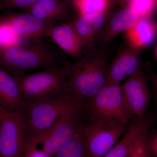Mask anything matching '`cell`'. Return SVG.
I'll return each instance as SVG.
<instances>
[{"label": "cell", "mask_w": 157, "mask_h": 157, "mask_svg": "<svg viewBox=\"0 0 157 157\" xmlns=\"http://www.w3.org/2000/svg\"><path fill=\"white\" fill-rule=\"evenodd\" d=\"M109 65L104 52L93 46L70 64L66 93L81 107L107 84Z\"/></svg>", "instance_id": "6da1fadb"}, {"label": "cell", "mask_w": 157, "mask_h": 157, "mask_svg": "<svg viewBox=\"0 0 157 157\" xmlns=\"http://www.w3.org/2000/svg\"><path fill=\"white\" fill-rule=\"evenodd\" d=\"M81 111V107L66 94L35 100L27 103V137L43 135L64 116Z\"/></svg>", "instance_id": "7a4b0ae2"}, {"label": "cell", "mask_w": 157, "mask_h": 157, "mask_svg": "<svg viewBox=\"0 0 157 157\" xmlns=\"http://www.w3.org/2000/svg\"><path fill=\"white\" fill-rule=\"evenodd\" d=\"M60 64L53 52L39 40L0 51V66L14 77Z\"/></svg>", "instance_id": "3957f363"}, {"label": "cell", "mask_w": 157, "mask_h": 157, "mask_svg": "<svg viewBox=\"0 0 157 157\" xmlns=\"http://www.w3.org/2000/svg\"><path fill=\"white\" fill-rule=\"evenodd\" d=\"M70 64H62L43 71L15 77L26 103L66 94V84Z\"/></svg>", "instance_id": "277c9868"}, {"label": "cell", "mask_w": 157, "mask_h": 157, "mask_svg": "<svg viewBox=\"0 0 157 157\" xmlns=\"http://www.w3.org/2000/svg\"><path fill=\"white\" fill-rule=\"evenodd\" d=\"M86 117H98L128 124L133 116L123 95L121 85L107 84L82 107Z\"/></svg>", "instance_id": "5b68a950"}, {"label": "cell", "mask_w": 157, "mask_h": 157, "mask_svg": "<svg viewBox=\"0 0 157 157\" xmlns=\"http://www.w3.org/2000/svg\"><path fill=\"white\" fill-rule=\"evenodd\" d=\"M28 134L26 111H10L0 105V157H24Z\"/></svg>", "instance_id": "8992f818"}, {"label": "cell", "mask_w": 157, "mask_h": 157, "mask_svg": "<svg viewBox=\"0 0 157 157\" xmlns=\"http://www.w3.org/2000/svg\"><path fill=\"white\" fill-rule=\"evenodd\" d=\"M82 130L89 157H103L123 135L128 124L98 117H88Z\"/></svg>", "instance_id": "52a82bcc"}, {"label": "cell", "mask_w": 157, "mask_h": 157, "mask_svg": "<svg viewBox=\"0 0 157 157\" xmlns=\"http://www.w3.org/2000/svg\"><path fill=\"white\" fill-rule=\"evenodd\" d=\"M82 122L81 111L72 112L64 116L47 133L43 135L39 144L42 150L52 157L72 140Z\"/></svg>", "instance_id": "ba28073f"}, {"label": "cell", "mask_w": 157, "mask_h": 157, "mask_svg": "<svg viewBox=\"0 0 157 157\" xmlns=\"http://www.w3.org/2000/svg\"><path fill=\"white\" fill-rule=\"evenodd\" d=\"M123 95L130 112L134 117H145L150 98L146 77L141 69L121 85Z\"/></svg>", "instance_id": "9c48e42d"}, {"label": "cell", "mask_w": 157, "mask_h": 157, "mask_svg": "<svg viewBox=\"0 0 157 157\" xmlns=\"http://www.w3.org/2000/svg\"><path fill=\"white\" fill-rule=\"evenodd\" d=\"M140 69L139 50L132 48L124 49L109 65L107 84L121 85Z\"/></svg>", "instance_id": "30bf717a"}, {"label": "cell", "mask_w": 157, "mask_h": 157, "mask_svg": "<svg viewBox=\"0 0 157 157\" xmlns=\"http://www.w3.org/2000/svg\"><path fill=\"white\" fill-rule=\"evenodd\" d=\"M45 36L50 38L66 53L74 58H79L83 54V46L72 23L55 24Z\"/></svg>", "instance_id": "8fae6325"}, {"label": "cell", "mask_w": 157, "mask_h": 157, "mask_svg": "<svg viewBox=\"0 0 157 157\" xmlns=\"http://www.w3.org/2000/svg\"><path fill=\"white\" fill-rule=\"evenodd\" d=\"M55 24L40 19L29 13L11 17V25L13 31L23 39L32 41L39 40L42 37L45 36Z\"/></svg>", "instance_id": "7c38bea8"}, {"label": "cell", "mask_w": 157, "mask_h": 157, "mask_svg": "<svg viewBox=\"0 0 157 157\" xmlns=\"http://www.w3.org/2000/svg\"><path fill=\"white\" fill-rule=\"evenodd\" d=\"M0 105L10 111H26L27 104L14 76L0 66Z\"/></svg>", "instance_id": "4fadbf2b"}, {"label": "cell", "mask_w": 157, "mask_h": 157, "mask_svg": "<svg viewBox=\"0 0 157 157\" xmlns=\"http://www.w3.org/2000/svg\"><path fill=\"white\" fill-rule=\"evenodd\" d=\"M151 124L150 119L132 117L123 137L103 157H126L136 139L148 131Z\"/></svg>", "instance_id": "5bb4252c"}, {"label": "cell", "mask_w": 157, "mask_h": 157, "mask_svg": "<svg viewBox=\"0 0 157 157\" xmlns=\"http://www.w3.org/2000/svg\"><path fill=\"white\" fill-rule=\"evenodd\" d=\"M140 19L138 15L132 9H124L112 17L109 23L106 24L100 36L101 42L107 43L121 33L127 32L136 24Z\"/></svg>", "instance_id": "9a60e30c"}, {"label": "cell", "mask_w": 157, "mask_h": 157, "mask_svg": "<svg viewBox=\"0 0 157 157\" xmlns=\"http://www.w3.org/2000/svg\"><path fill=\"white\" fill-rule=\"evenodd\" d=\"M103 14L80 15L72 22L83 48L92 46L94 39L105 24Z\"/></svg>", "instance_id": "2e32d148"}, {"label": "cell", "mask_w": 157, "mask_h": 157, "mask_svg": "<svg viewBox=\"0 0 157 157\" xmlns=\"http://www.w3.org/2000/svg\"><path fill=\"white\" fill-rule=\"evenodd\" d=\"M157 35V23L144 17L127 31L126 38L132 48L139 50L150 45Z\"/></svg>", "instance_id": "e0dca14e"}, {"label": "cell", "mask_w": 157, "mask_h": 157, "mask_svg": "<svg viewBox=\"0 0 157 157\" xmlns=\"http://www.w3.org/2000/svg\"><path fill=\"white\" fill-rule=\"evenodd\" d=\"M67 6L64 0H40L28 9V12L40 19L56 22L66 18Z\"/></svg>", "instance_id": "ac0fdd59"}, {"label": "cell", "mask_w": 157, "mask_h": 157, "mask_svg": "<svg viewBox=\"0 0 157 157\" xmlns=\"http://www.w3.org/2000/svg\"><path fill=\"white\" fill-rule=\"evenodd\" d=\"M53 157H89L82 130V122L72 140L59 151Z\"/></svg>", "instance_id": "d6986e66"}, {"label": "cell", "mask_w": 157, "mask_h": 157, "mask_svg": "<svg viewBox=\"0 0 157 157\" xmlns=\"http://www.w3.org/2000/svg\"><path fill=\"white\" fill-rule=\"evenodd\" d=\"M25 40L12 29L10 17L0 19V51L22 45Z\"/></svg>", "instance_id": "ffe728a7"}, {"label": "cell", "mask_w": 157, "mask_h": 157, "mask_svg": "<svg viewBox=\"0 0 157 157\" xmlns=\"http://www.w3.org/2000/svg\"><path fill=\"white\" fill-rule=\"evenodd\" d=\"M108 0H75L74 4L80 15L103 14L108 6Z\"/></svg>", "instance_id": "44dd1931"}, {"label": "cell", "mask_w": 157, "mask_h": 157, "mask_svg": "<svg viewBox=\"0 0 157 157\" xmlns=\"http://www.w3.org/2000/svg\"><path fill=\"white\" fill-rule=\"evenodd\" d=\"M148 139V131L140 135L133 144L128 157H153L149 147Z\"/></svg>", "instance_id": "7402d4cb"}, {"label": "cell", "mask_w": 157, "mask_h": 157, "mask_svg": "<svg viewBox=\"0 0 157 157\" xmlns=\"http://www.w3.org/2000/svg\"><path fill=\"white\" fill-rule=\"evenodd\" d=\"M155 0H132L130 9L135 11L140 18L147 17L154 8Z\"/></svg>", "instance_id": "603a6c76"}, {"label": "cell", "mask_w": 157, "mask_h": 157, "mask_svg": "<svg viewBox=\"0 0 157 157\" xmlns=\"http://www.w3.org/2000/svg\"><path fill=\"white\" fill-rule=\"evenodd\" d=\"M40 0H4L3 3L7 8H30Z\"/></svg>", "instance_id": "cb8c5ba5"}, {"label": "cell", "mask_w": 157, "mask_h": 157, "mask_svg": "<svg viewBox=\"0 0 157 157\" xmlns=\"http://www.w3.org/2000/svg\"><path fill=\"white\" fill-rule=\"evenodd\" d=\"M24 157H51L42 150L37 148L36 145L26 143L25 154Z\"/></svg>", "instance_id": "d4e9b609"}, {"label": "cell", "mask_w": 157, "mask_h": 157, "mask_svg": "<svg viewBox=\"0 0 157 157\" xmlns=\"http://www.w3.org/2000/svg\"><path fill=\"white\" fill-rule=\"evenodd\" d=\"M149 147L153 157H157V131L148 135Z\"/></svg>", "instance_id": "484cf974"}, {"label": "cell", "mask_w": 157, "mask_h": 157, "mask_svg": "<svg viewBox=\"0 0 157 157\" xmlns=\"http://www.w3.org/2000/svg\"><path fill=\"white\" fill-rule=\"evenodd\" d=\"M147 70H148L149 76L157 99V74L153 72L150 68H148Z\"/></svg>", "instance_id": "4316f807"}, {"label": "cell", "mask_w": 157, "mask_h": 157, "mask_svg": "<svg viewBox=\"0 0 157 157\" xmlns=\"http://www.w3.org/2000/svg\"><path fill=\"white\" fill-rule=\"evenodd\" d=\"M5 9H6L5 4L3 3V1H0V11Z\"/></svg>", "instance_id": "83f0119b"}, {"label": "cell", "mask_w": 157, "mask_h": 157, "mask_svg": "<svg viewBox=\"0 0 157 157\" xmlns=\"http://www.w3.org/2000/svg\"><path fill=\"white\" fill-rule=\"evenodd\" d=\"M156 56L157 57V48H156Z\"/></svg>", "instance_id": "f1b7e54d"}, {"label": "cell", "mask_w": 157, "mask_h": 157, "mask_svg": "<svg viewBox=\"0 0 157 157\" xmlns=\"http://www.w3.org/2000/svg\"><path fill=\"white\" fill-rule=\"evenodd\" d=\"M126 157H128V156H127Z\"/></svg>", "instance_id": "f546056e"}, {"label": "cell", "mask_w": 157, "mask_h": 157, "mask_svg": "<svg viewBox=\"0 0 157 157\" xmlns=\"http://www.w3.org/2000/svg\"><path fill=\"white\" fill-rule=\"evenodd\" d=\"M0 1H1V0H0Z\"/></svg>", "instance_id": "4dcf8cb0"}]
</instances>
